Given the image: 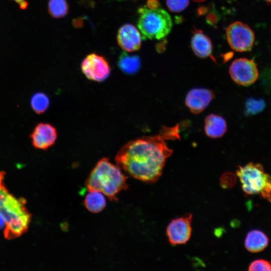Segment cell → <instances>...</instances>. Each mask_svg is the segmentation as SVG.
<instances>
[{"instance_id":"e0dca14e","label":"cell","mask_w":271,"mask_h":271,"mask_svg":"<svg viewBox=\"0 0 271 271\" xmlns=\"http://www.w3.org/2000/svg\"><path fill=\"white\" fill-rule=\"evenodd\" d=\"M118 66L120 69L126 74L136 73L141 67L140 58L136 55H131L123 52L119 56Z\"/></svg>"},{"instance_id":"7a4b0ae2","label":"cell","mask_w":271,"mask_h":271,"mask_svg":"<svg viewBox=\"0 0 271 271\" xmlns=\"http://www.w3.org/2000/svg\"><path fill=\"white\" fill-rule=\"evenodd\" d=\"M5 172L0 171V214L5 221L4 236L7 239L16 238L28 228L32 215L26 207L25 199H17L10 194L4 180Z\"/></svg>"},{"instance_id":"ac0fdd59","label":"cell","mask_w":271,"mask_h":271,"mask_svg":"<svg viewBox=\"0 0 271 271\" xmlns=\"http://www.w3.org/2000/svg\"><path fill=\"white\" fill-rule=\"evenodd\" d=\"M33 110L38 114L44 113L50 105V99L44 93L39 92L35 93L30 101Z\"/></svg>"},{"instance_id":"603a6c76","label":"cell","mask_w":271,"mask_h":271,"mask_svg":"<svg viewBox=\"0 0 271 271\" xmlns=\"http://www.w3.org/2000/svg\"><path fill=\"white\" fill-rule=\"evenodd\" d=\"M159 3L158 0H148L147 7L150 9L159 8Z\"/></svg>"},{"instance_id":"d4e9b609","label":"cell","mask_w":271,"mask_h":271,"mask_svg":"<svg viewBox=\"0 0 271 271\" xmlns=\"http://www.w3.org/2000/svg\"><path fill=\"white\" fill-rule=\"evenodd\" d=\"M83 21L81 19H76L73 21V26L76 28H80L83 25Z\"/></svg>"},{"instance_id":"8992f818","label":"cell","mask_w":271,"mask_h":271,"mask_svg":"<svg viewBox=\"0 0 271 271\" xmlns=\"http://www.w3.org/2000/svg\"><path fill=\"white\" fill-rule=\"evenodd\" d=\"M226 38L231 49L239 52L250 51L255 39L252 30L240 22H234L227 27Z\"/></svg>"},{"instance_id":"52a82bcc","label":"cell","mask_w":271,"mask_h":271,"mask_svg":"<svg viewBox=\"0 0 271 271\" xmlns=\"http://www.w3.org/2000/svg\"><path fill=\"white\" fill-rule=\"evenodd\" d=\"M229 72L233 81L242 86L252 84L258 76L256 63L253 60L245 58L234 60L230 66Z\"/></svg>"},{"instance_id":"ba28073f","label":"cell","mask_w":271,"mask_h":271,"mask_svg":"<svg viewBox=\"0 0 271 271\" xmlns=\"http://www.w3.org/2000/svg\"><path fill=\"white\" fill-rule=\"evenodd\" d=\"M83 73L89 80L102 82L106 79L110 73V67L107 60L96 53L86 56L81 64Z\"/></svg>"},{"instance_id":"83f0119b","label":"cell","mask_w":271,"mask_h":271,"mask_svg":"<svg viewBox=\"0 0 271 271\" xmlns=\"http://www.w3.org/2000/svg\"><path fill=\"white\" fill-rule=\"evenodd\" d=\"M266 2H271V0H264Z\"/></svg>"},{"instance_id":"277c9868","label":"cell","mask_w":271,"mask_h":271,"mask_svg":"<svg viewBox=\"0 0 271 271\" xmlns=\"http://www.w3.org/2000/svg\"><path fill=\"white\" fill-rule=\"evenodd\" d=\"M138 27L143 39L160 40L167 36L172 27L169 13L160 8L150 9L144 6L138 11Z\"/></svg>"},{"instance_id":"5b68a950","label":"cell","mask_w":271,"mask_h":271,"mask_svg":"<svg viewBox=\"0 0 271 271\" xmlns=\"http://www.w3.org/2000/svg\"><path fill=\"white\" fill-rule=\"evenodd\" d=\"M236 174L243 191L247 194H260L271 199V176L266 173L259 163H249L238 167Z\"/></svg>"},{"instance_id":"2e32d148","label":"cell","mask_w":271,"mask_h":271,"mask_svg":"<svg viewBox=\"0 0 271 271\" xmlns=\"http://www.w3.org/2000/svg\"><path fill=\"white\" fill-rule=\"evenodd\" d=\"M84 204L89 212L97 213L104 209L106 202L102 193L96 190H90L85 197Z\"/></svg>"},{"instance_id":"30bf717a","label":"cell","mask_w":271,"mask_h":271,"mask_svg":"<svg viewBox=\"0 0 271 271\" xmlns=\"http://www.w3.org/2000/svg\"><path fill=\"white\" fill-rule=\"evenodd\" d=\"M30 137L35 149L46 150L55 144L57 138V131L52 124L40 122L35 127Z\"/></svg>"},{"instance_id":"4fadbf2b","label":"cell","mask_w":271,"mask_h":271,"mask_svg":"<svg viewBox=\"0 0 271 271\" xmlns=\"http://www.w3.org/2000/svg\"><path fill=\"white\" fill-rule=\"evenodd\" d=\"M191 46L194 54L199 58H212V46L210 39L200 30H196L192 37Z\"/></svg>"},{"instance_id":"3957f363","label":"cell","mask_w":271,"mask_h":271,"mask_svg":"<svg viewBox=\"0 0 271 271\" xmlns=\"http://www.w3.org/2000/svg\"><path fill=\"white\" fill-rule=\"evenodd\" d=\"M126 179L118 166L104 158L97 162L87 179L85 185L88 191H99L110 200L116 201L118 194L128 188Z\"/></svg>"},{"instance_id":"cb8c5ba5","label":"cell","mask_w":271,"mask_h":271,"mask_svg":"<svg viewBox=\"0 0 271 271\" xmlns=\"http://www.w3.org/2000/svg\"><path fill=\"white\" fill-rule=\"evenodd\" d=\"M13 1H14L19 5L20 9L22 10L26 9L28 6V3L26 0H13Z\"/></svg>"},{"instance_id":"7c38bea8","label":"cell","mask_w":271,"mask_h":271,"mask_svg":"<svg viewBox=\"0 0 271 271\" xmlns=\"http://www.w3.org/2000/svg\"><path fill=\"white\" fill-rule=\"evenodd\" d=\"M117 41L122 49L131 52L140 49L142 37L140 31L135 26L130 24H126L119 29Z\"/></svg>"},{"instance_id":"9c48e42d","label":"cell","mask_w":271,"mask_h":271,"mask_svg":"<svg viewBox=\"0 0 271 271\" xmlns=\"http://www.w3.org/2000/svg\"><path fill=\"white\" fill-rule=\"evenodd\" d=\"M192 215L172 220L167 226V235L170 243L173 245L185 244L190 239L192 228L191 222Z\"/></svg>"},{"instance_id":"9a60e30c","label":"cell","mask_w":271,"mask_h":271,"mask_svg":"<svg viewBox=\"0 0 271 271\" xmlns=\"http://www.w3.org/2000/svg\"><path fill=\"white\" fill-rule=\"evenodd\" d=\"M268 244L266 235L259 230L249 231L245 239L244 245L246 249L251 252H258L264 249Z\"/></svg>"},{"instance_id":"ffe728a7","label":"cell","mask_w":271,"mask_h":271,"mask_svg":"<svg viewBox=\"0 0 271 271\" xmlns=\"http://www.w3.org/2000/svg\"><path fill=\"white\" fill-rule=\"evenodd\" d=\"M265 103L261 98H248L245 103V114L252 115L260 113L264 110Z\"/></svg>"},{"instance_id":"44dd1931","label":"cell","mask_w":271,"mask_h":271,"mask_svg":"<svg viewBox=\"0 0 271 271\" xmlns=\"http://www.w3.org/2000/svg\"><path fill=\"white\" fill-rule=\"evenodd\" d=\"M189 0H167L166 5L169 10L175 13L184 10L189 5Z\"/></svg>"},{"instance_id":"8fae6325","label":"cell","mask_w":271,"mask_h":271,"mask_svg":"<svg viewBox=\"0 0 271 271\" xmlns=\"http://www.w3.org/2000/svg\"><path fill=\"white\" fill-rule=\"evenodd\" d=\"M214 97L211 90L203 88H195L186 95L185 104L190 111L195 114L202 112Z\"/></svg>"},{"instance_id":"4316f807","label":"cell","mask_w":271,"mask_h":271,"mask_svg":"<svg viewBox=\"0 0 271 271\" xmlns=\"http://www.w3.org/2000/svg\"><path fill=\"white\" fill-rule=\"evenodd\" d=\"M193 1L196 2H202L206 0H193Z\"/></svg>"},{"instance_id":"d6986e66","label":"cell","mask_w":271,"mask_h":271,"mask_svg":"<svg viewBox=\"0 0 271 271\" xmlns=\"http://www.w3.org/2000/svg\"><path fill=\"white\" fill-rule=\"evenodd\" d=\"M48 12L54 18H61L68 13L69 5L66 0H49Z\"/></svg>"},{"instance_id":"7402d4cb","label":"cell","mask_w":271,"mask_h":271,"mask_svg":"<svg viewBox=\"0 0 271 271\" xmlns=\"http://www.w3.org/2000/svg\"><path fill=\"white\" fill-rule=\"evenodd\" d=\"M248 270H267L271 271V264L264 259H256L253 261L248 266Z\"/></svg>"},{"instance_id":"6da1fadb","label":"cell","mask_w":271,"mask_h":271,"mask_svg":"<svg viewBox=\"0 0 271 271\" xmlns=\"http://www.w3.org/2000/svg\"><path fill=\"white\" fill-rule=\"evenodd\" d=\"M180 139L178 124L163 126L159 134L130 141L122 147L115 160L117 166L132 177L154 183L162 175L167 159L172 154L166 140Z\"/></svg>"},{"instance_id":"5bb4252c","label":"cell","mask_w":271,"mask_h":271,"mask_svg":"<svg viewBox=\"0 0 271 271\" xmlns=\"http://www.w3.org/2000/svg\"><path fill=\"white\" fill-rule=\"evenodd\" d=\"M204 124L205 133L211 138H220L227 130L225 120L217 114H210L207 115L205 119Z\"/></svg>"},{"instance_id":"484cf974","label":"cell","mask_w":271,"mask_h":271,"mask_svg":"<svg viewBox=\"0 0 271 271\" xmlns=\"http://www.w3.org/2000/svg\"><path fill=\"white\" fill-rule=\"evenodd\" d=\"M5 226V221L3 217L0 214V229Z\"/></svg>"}]
</instances>
